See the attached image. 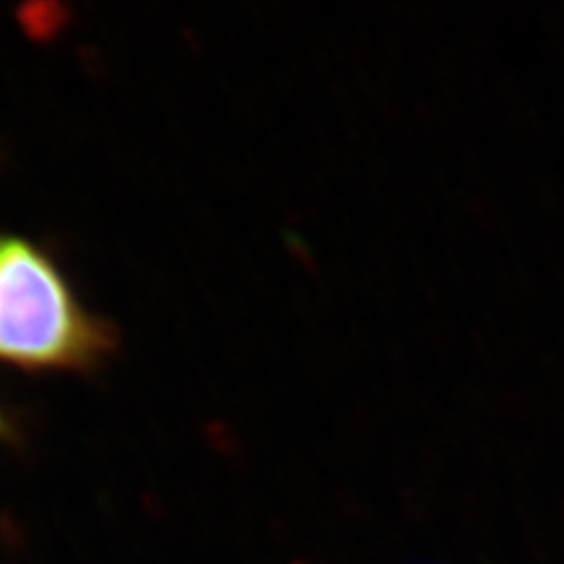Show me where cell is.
<instances>
[{
  "label": "cell",
  "mask_w": 564,
  "mask_h": 564,
  "mask_svg": "<svg viewBox=\"0 0 564 564\" xmlns=\"http://www.w3.org/2000/svg\"><path fill=\"white\" fill-rule=\"evenodd\" d=\"M9 431V424H7V419L0 414V433H7Z\"/></svg>",
  "instance_id": "obj_2"
},
{
  "label": "cell",
  "mask_w": 564,
  "mask_h": 564,
  "mask_svg": "<svg viewBox=\"0 0 564 564\" xmlns=\"http://www.w3.org/2000/svg\"><path fill=\"white\" fill-rule=\"evenodd\" d=\"M118 333L80 302L41 245L0 232V360L23 370L90 372Z\"/></svg>",
  "instance_id": "obj_1"
}]
</instances>
